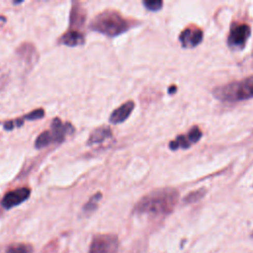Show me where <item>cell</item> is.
<instances>
[{
    "label": "cell",
    "mask_w": 253,
    "mask_h": 253,
    "mask_svg": "<svg viewBox=\"0 0 253 253\" xmlns=\"http://www.w3.org/2000/svg\"><path fill=\"white\" fill-rule=\"evenodd\" d=\"M179 201V192L172 187L153 190L143 196L134 207L137 214L164 216L175 209Z\"/></svg>",
    "instance_id": "cell-1"
},
{
    "label": "cell",
    "mask_w": 253,
    "mask_h": 253,
    "mask_svg": "<svg viewBox=\"0 0 253 253\" xmlns=\"http://www.w3.org/2000/svg\"><path fill=\"white\" fill-rule=\"evenodd\" d=\"M136 25V22L124 17L120 12L113 9H107L95 16L90 24V29L114 38L126 33Z\"/></svg>",
    "instance_id": "cell-2"
},
{
    "label": "cell",
    "mask_w": 253,
    "mask_h": 253,
    "mask_svg": "<svg viewBox=\"0 0 253 253\" xmlns=\"http://www.w3.org/2000/svg\"><path fill=\"white\" fill-rule=\"evenodd\" d=\"M212 96L220 102H241L253 98V75L215 87Z\"/></svg>",
    "instance_id": "cell-3"
},
{
    "label": "cell",
    "mask_w": 253,
    "mask_h": 253,
    "mask_svg": "<svg viewBox=\"0 0 253 253\" xmlns=\"http://www.w3.org/2000/svg\"><path fill=\"white\" fill-rule=\"evenodd\" d=\"M75 128L72 124L62 122L59 118H54L50 124V127L36 138L35 147L38 149L46 147L52 143H61L65 140L67 135L72 134Z\"/></svg>",
    "instance_id": "cell-4"
},
{
    "label": "cell",
    "mask_w": 253,
    "mask_h": 253,
    "mask_svg": "<svg viewBox=\"0 0 253 253\" xmlns=\"http://www.w3.org/2000/svg\"><path fill=\"white\" fill-rule=\"evenodd\" d=\"M251 36V27L244 23H234L231 25L228 36L227 45L233 49H241L247 43Z\"/></svg>",
    "instance_id": "cell-5"
},
{
    "label": "cell",
    "mask_w": 253,
    "mask_h": 253,
    "mask_svg": "<svg viewBox=\"0 0 253 253\" xmlns=\"http://www.w3.org/2000/svg\"><path fill=\"white\" fill-rule=\"evenodd\" d=\"M119 240L115 234H99L91 242L89 253H118Z\"/></svg>",
    "instance_id": "cell-6"
},
{
    "label": "cell",
    "mask_w": 253,
    "mask_h": 253,
    "mask_svg": "<svg viewBox=\"0 0 253 253\" xmlns=\"http://www.w3.org/2000/svg\"><path fill=\"white\" fill-rule=\"evenodd\" d=\"M203 136V131L201 128L197 126H194L187 133L179 134L176 136L175 139L171 140L168 144V147L175 151L180 148L182 149H188L192 145L196 144Z\"/></svg>",
    "instance_id": "cell-7"
},
{
    "label": "cell",
    "mask_w": 253,
    "mask_h": 253,
    "mask_svg": "<svg viewBox=\"0 0 253 253\" xmlns=\"http://www.w3.org/2000/svg\"><path fill=\"white\" fill-rule=\"evenodd\" d=\"M30 195H31L30 188H27V187L18 188V189L7 192L4 195V197L1 201V204L4 209L10 210V209L24 203L26 200L29 199Z\"/></svg>",
    "instance_id": "cell-8"
},
{
    "label": "cell",
    "mask_w": 253,
    "mask_h": 253,
    "mask_svg": "<svg viewBox=\"0 0 253 253\" xmlns=\"http://www.w3.org/2000/svg\"><path fill=\"white\" fill-rule=\"evenodd\" d=\"M204 33L200 28L188 27L184 29L179 35V42L185 48L195 47L203 41Z\"/></svg>",
    "instance_id": "cell-9"
},
{
    "label": "cell",
    "mask_w": 253,
    "mask_h": 253,
    "mask_svg": "<svg viewBox=\"0 0 253 253\" xmlns=\"http://www.w3.org/2000/svg\"><path fill=\"white\" fill-rule=\"evenodd\" d=\"M134 109V102L133 101H126L123 105H121L119 108L115 109L112 114L110 115V123L114 125L121 124L125 122L132 113Z\"/></svg>",
    "instance_id": "cell-10"
},
{
    "label": "cell",
    "mask_w": 253,
    "mask_h": 253,
    "mask_svg": "<svg viewBox=\"0 0 253 253\" xmlns=\"http://www.w3.org/2000/svg\"><path fill=\"white\" fill-rule=\"evenodd\" d=\"M85 42V36L78 30L69 29L66 31L59 39L58 43L67 46H77L82 45Z\"/></svg>",
    "instance_id": "cell-11"
},
{
    "label": "cell",
    "mask_w": 253,
    "mask_h": 253,
    "mask_svg": "<svg viewBox=\"0 0 253 253\" xmlns=\"http://www.w3.org/2000/svg\"><path fill=\"white\" fill-rule=\"evenodd\" d=\"M86 21V12L84 8H82L79 3H73L70 12V29L76 30L75 28H81L84 26Z\"/></svg>",
    "instance_id": "cell-12"
},
{
    "label": "cell",
    "mask_w": 253,
    "mask_h": 253,
    "mask_svg": "<svg viewBox=\"0 0 253 253\" xmlns=\"http://www.w3.org/2000/svg\"><path fill=\"white\" fill-rule=\"evenodd\" d=\"M112 136H113V132L109 126H99L90 133L87 140V144L93 145V144L102 143L103 141L111 138Z\"/></svg>",
    "instance_id": "cell-13"
},
{
    "label": "cell",
    "mask_w": 253,
    "mask_h": 253,
    "mask_svg": "<svg viewBox=\"0 0 253 253\" xmlns=\"http://www.w3.org/2000/svg\"><path fill=\"white\" fill-rule=\"evenodd\" d=\"M206 194H207V190L205 188H201V189H198L196 191H193V192H191V193H189L188 195L185 196L184 203H186V204L197 203L200 200H202L205 197Z\"/></svg>",
    "instance_id": "cell-14"
},
{
    "label": "cell",
    "mask_w": 253,
    "mask_h": 253,
    "mask_svg": "<svg viewBox=\"0 0 253 253\" xmlns=\"http://www.w3.org/2000/svg\"><path fill=\"white\" fill-rule=\"evenodd\" d=\"M6 253H33V247L26 243H15L8 247Z\"/></svg>",
    "instance_id": "cell-15"
},
{
    "label": "cell",
    "mask_w": 253,
    "mask_h": 253,
    "mask_svg": "<svg viewBox=\"0 0 253 253\" xmlns=\"http://www.w3.org/2000/svg\"><path fill=\"white\" fill-rule=\"evenodd\" d=\"M102 198V193L100 192H97L95 195H93L89 201L85 204V206L83 207V211L85 212H91L93 211L94 210L97 209V206H98V202L101 200Z\"/></svg>",
    "instance_id": "cell-16"
},
{
    "label": "cell",
    "mask_w": 253,
    "mask_h": 253,
    "mask_svg": "<svg viewBox=\"0 0 253 253\" xmlns=\"http://www.w3.org/2000/svg\"><path fill=\"white\" fill-rule=\"evenodd\" d=\"M143 6L149 11H158L162 8L163 2L161 0H145L142 2Z\"/></svg>",
    "instance_id": "cell-17"
},
{
    "label": "cell",
    "mask_w": 253,
    "mask_h": 253,
    "mask_svg": "<svg viewBox=\"0 0 253 253\" xmlns=\"http://www.w3.org/2000/svg\"><path fill=\"white\" fill-rule=\"evenodd\" d=\"M25 116L27 118V121L39 120L44 116V110L43 109H36V110L30 112L29 114H26Z\"/></svg>",
    "instance_id": "cell-18"
},
{
    "label": "cell",
    "mask_w": 253,
    "mask_h": 253,
    "mask_svg": "<svg viewBox=\"0 0 253 253\" xmlns=\"http://www.w3.org/2000/svg\"><path fill=\"white\" fill-rule=\"evenodd\" d=\"M177 91V87L175 86V85H172V86H170L169 88H168V93L169 94H173V93H175Z\"/></svg>",
    "instance_id": "cell-19"
},
{
    "label": "cell",
    "mask_w": 253,
    "mask_h": 253,
    "mask_svg": "<svg viewBox=\"0 0 253 253\" xmlns=\"http://www.w3.org/2000/svg\"><path fill=\"white\" fill-rule=\"evenodd\" d=\"M252 237H253V232H252Z\"/></svg>",
    "instance_id": "cell-20"
}]
</instances>
